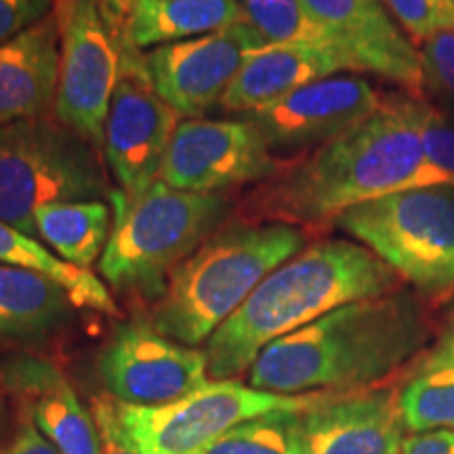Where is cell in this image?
Segmentation results:
<instances>
[{"label": "cell", "instance_id": "obj_1", "mask_svg": "<svg viewBox=\"0 0 454 454\" xmlns=\"http://www.w3.org/2000/svg\"><path fill=\"white\" fill-rule=\"evenodd\" d=\"M414 98H385L381 107L348 133L282 162L244 204L247 221L320 230L357 204L400 190L425 187Z\"/></svg>", "mask_w": 454, "mask_h": 454}, {"label": "cell", "instance_id": "obj_2", "mask_svg": "<svg viewBox=\"0 0 454 454\" xmlns=\"http://www.w3.org/2000/svg\"><path fill=\"white\" fill-rule=\"evenodd\" d=\"M431 325L417 293L397 288L340 305L261 351L248 385L282 395L372 389L429 343Z\"/></svg>", "mask_w": 454, "mask_h": 454}, {"label": "cell", "instance_id": "obj_3", "mask_svg": "<svg viewBox=\"0 0 454 454\" xmlns=\"http://www.w3.org/2000/svg\"><path fill=\"white\" fill-rule=\"evenodd\" d=\"M402 288V278L356 240L325 238L284 261L207 340L215 381L251 371L274 340L311 325L340 305Z\"/></svg>", "mask_w": 454, "mask_h": 454}, {"label": "cell", "instance_id": "obj_4", "mask_svg": "<svg viewBox=\"0 0 454 454\" xmlns=\"http://www.w3.org/2000/svg\"><path fill=\"white\" fill-rule=\"evenodd\" d=\"M305 242L308 231L286 223L240 219L221 225L170 274L150 322L164 337L196 348Z\"/></svg>", "mask_w": 454, "mask_h": 454}, {"label": "cell", "instance_id": "obj_5", "mask_svg": "<svg viewBox=\"0 0 454 454\" xmlns=\"http://www.w3.org/2000/svg\"><path fill=\"white\" fill-rule=\"evenodd\" d=\"M114 225L99 257V271L116 291L158 299L170 274L225 225L231 200L225 194H194L156 181L129 200L112 192Z\"/></svg>", "mask_w": 454, "mask_h": 454}, {"label": "cell", "instance_id": "obj_6", "mask_svg": "<svg viewBox=\"0 0 454 454\" xmlns=\"http://www.w3.org/2000/svg\"><path fill=\"white\" fill-rule=\"evenodd\" d=\"M99 147L55 116L0 127V221L36 238L44 204L101 200L107 190Z\"/></svg>", "mask_w": 454, "mask_h": 454}, {"label": "cell", "instance_id": "obj_7", "mask_svg": "<svg viewBox=\"0 0 454 454\" xmlns=\"http://www.w3.org/2000/svg\"><path fill=\"white\" fill-rule=\"evenodd\" d=\"M334 227L366 247L425 297L454 291V187L400 190L348 208Z\"/></svg>", "mask_w": 454, "mask_h": 454}, {"label": "cell", "instance_id": "obj_8", "mask_svg": "<svg viewBox=\"0 0 454 454\" xmlns=\"http://www.w3.org/2000/svg\"><path fill=\"white\" fill-rule=\"evenodd\" d=\"M311 397L271 394L225 379L170 404L130 406L116 400L114 408L139 454H198L236 425L274 411H301Z\"/></svg>", "mask_w": 454, "mask_h": 454}, {"label": "cell", "instance_id": "obj_9", "mask_svg": "<svg viewBox=\"0 0 454 454\" xmlns=\"http://www.w3.org/2000/svg\"><path fill=\"white\" fill-rule=\"evenodd\" d=\"M57 7L61 55L53 116L101 147L124 41L107 26L98 0H57Z\"/></svg>", "mask_w": 454, "mask_h": 454}, {"label": "cell", "instance_id": "obj_10", "mask_svg": "<svg viewBox=\"0 0 454 454\" xmlns=\"http://www.w3.org/2000/svg\"><path fill=\"white\" fill-rule=\"evenodd\" d=\"M181 118L154 93L141 64V51L124 43L122 72L104 124L106 164L118 194L135 200L156 181Z\"/></svg>", "mask_w": 454, "mask_h": 454}, {"label": "cell", "instance_id": "obj_11", "mask_svg": "<svg viewBox=\"0 0 454 454\" xmlns=\"http://www.w3.org/2000/svg\"><path fill=\"white\" fill-rule=\"evenodd\" d=\"M280 160L247 118L181 121L164 158L160 181L194 194H223L274 177Z\"/></svg>", "mask_w": 454, "mask_h": 454}, {"label": "cell", "instance_id": "obj_12", "mask_svg": "<svg viewBox=\"0 0 454 454\" xmlns=\"http://www.w3.org/2000/svg\"><path fill=\"white\" fill-rule=\"evenodd\" d=\"M265 44L270 43L242 21L190 41L141 51V64L158 98L190 121L219 104L251 53Z\"/></svg>", "mask_w": 454, "mask_h": 454}, {"label": "cell", "instance_id": "obj_13", "mask_svg": "<svg viewBox=\"0 0 454 454\" xmlns=\"http://www.w3.org/2000/svg\"><path fill=\"white\" fill-rule=\"evenodd\" d=\"M99 374L118 402L162 406L208 383L207 354L164 337L152 322L116 326L101 351Z\"/></svg>", "mask_w": 454, "mask_h": 454}, {"label": "cell", "instance_id": "obj_14", "mask_svg": "<svg viewBox=\"0 0 454 454\" xmlns=\"http://www.w3.org/2000/svg\"><path fill=\"white\" fill-rule=\"evenodd\" d=\"M383 104L374 87L345 72L305 84L286 98L240 114L259 129L274 152H308L364 122Z\"/></svg>", "mask_w": 454, "mask_h": 454}, {"label": "cell", "instance_id": "obj_15", "mask_svg": "<svg viewBox=\"0 0 454 454\" xmlns=\"http://www.w3.org/2000/svg\"><path fill=\"white\" fill-rule=\"evenodd\" d=\"M299 419L301 454H400L406 440L391 389L314 394Z\"/></svg>", "mask_w": 454, "mask_h": 454}, {"label": "cell", "instance_id": "obj_16", "mask_svg": "<svg viewBox=\"0 0 454 454\" xmlns=\"http://www.w3.org/2000/svg\"><path fill=\"white\" fill-rule=\"evenodd\" d=\"M331 27L357 72L395 82L414 99L425 95L421 53L397 27L381 0H305Z\"/></svg>", "mask_w": 454, "mask_h": 454}, {"label": "cell", "instance_id": "obj_17", "mask_svg": "<svg viewBox=\"0 0 454 454\" xmlns=\"http://www.w3.org/2000/svg\"><path fill=\"white\" fill-rule=\"evenodd\" d=\"M3 379L21 397L30 421L61 454H101L99 429L55 364L34 356L11 357Z\"/></svg>", "mask_w": 454, "mask_h": 454}, {"label": "cell", "instance_id": "obj_18", "mask_svg": "<svg viewBox=\"0 0 454 454\" xmlns=\"http://www.w3.org/2000/svg\"><path fill=\"white\" fill-rule=\"evenodd\" d=\"M61 36L57 15L0 44V127L55 107Z\"/></svg>", "mask_w": 454, "mask_h": 454}, {"label": "cell", "instance_id": "obj_19", "mask_svg": "<svg viewBox=\"0 0 454 454\" xmlns=\"http://www.w3.org/2000/svg\"><path fill=\"white\" fill-rule=\"evenodd\" d=\"M345 72L357 74L343 55L333 51L265 44L251 53L219 106L240 116L274 104L305 84Z\"/></svg>", "mask_w": 454, "mask_h": 454}, {"label": "cell", "instance_id": "obj_20", "mask_svg": "<svg viewBox=\"0 0 454 454\" xmlns=\"http://www.w3.org/2000/svg\"><path fill=\"white\" fill-rule=\"evenodd\" d=\"M247 21L238 0H139L124 27V43L145 51L190 41Z\"/></svg>", "mask_w": 454, "mask_h": 454}, {"label": "cell", "instance_id": "obj_21", "mask_svg": "<svg viewBox=\"0 0 454 454\" xmlns=\"http://www.w3.org/2000/svg\"><path fill=\"white\" fill-rule=\"evenodd\" d=\"M76 308L59 284L34 271L0 263V340L49 337Z\"/></svg>", "mask_w": 454, "mask_h": 454}, {"label": "cell", "instance_id": "obj_22", "mask_svg": "<svg viewBox=\"0 0 454 454\" xmlns=\"http://www.w3.org/2000/svg\"><path fill=\"white\" fill-rule=\"evenodd\" d=\"M36 238L67 263L89 270L110 240L112 211L104 200L44 204L36 213Z\"/></svg>", "mask_w": 454, "mask_h": 454}, {"label": "cell", "instance_id": "obj_23", "mask_svg": "<svg viewBox=\"0 0 454 454\" xmlns=\"http://www.w3.org/2000/svg\"><path fill=\"white\" fill-rule=\"evenodd\" d=\"M0 263L49 278L70 294L76 308L95 309L107 316L118 314L110 291L93 271L67 263L38 238L27 236L4 221H0Z\"/></svg>", "mask_w": 454, "mask_h": 454}, {"label": "cell", "instance_id": "obj_24", "mask_svg": "<svg viewBox=\"0 0 454 454\" xmlns=\"http://www.w3.org/2000/svg\"><path fill=\"white\" fill-rule=\"evenodd\" d=\"M238 3L242 4L248 24L261 34L265 43L333 51L343 55L351 64L331 27L317 20L305 0H238Z\"/></svg>", "mask_w": 454, "mask_h": 454}, {"label": "cell", "instance_id": "obj_25", "mask_svg": "<svg viewBox=\"0 0 454 454\" xmlns=\"http://www.w3.org/2000/svg\"><path fill=\"white\" fill-rule=\"evenodd\" d=\"M397 404L408 434L454 431V364L423 357L404 387L397 391Z\"/></svg>", "mask_w": 454, "mask_h": 454}, {"label": "cell", "instance_id": "obj_26", "mask_svg": "<svg viewBox=\"0 0 454 454\" xmlns=\"http://www.w3.org/2000/svg\"><path fill=\"white\" fill-rule=\"evenodd\" d=\"M301 411H274L248 419L198 454H301Z\"/></svg>", "mask_w": 454, "mask_h": 454}, {"label": "cell", "instance_id": "obj_27", "mask_svg": "<svg viewBox=\"0 0 454 454\" xmlns=\"http://www.w3.org/2000/svg\"><path fill=\"white\" fill-rule=\"evenodd\" d=\"M412 114L423 147L425 187H454V122L421 99H412Z\"/></svg>", "mask_w": 454, "mask_h": 454}, {"label": "cell", "instance_id": "obj_28", "mask_svg": "<svg viewBox=\"0 0 454 454\" xmlns=\"http://www.w3.org/2000/svg\"><path fill=\"white\" fill-rule=\"evenodd\" d=\"M385 4L414 44L454 32V0H385Z\"/></svg>", "mask_w": 454, "mask_h": 454}, {"label": "cell", "instance_id": "obj_29", "mask_svg": "<svg viewBox=\"0 0 454 454\" xmlns=\"http://www.w3.org/2000/svg\"><path fill=\"white\" fill-rule=\"evenodd\" d=\"M425 84L442 95L454 98V32H440L419 49Z\"/></svg>", "mask_w": 454, "mask_h": 454}, {"label": "cell", "instance_id": "obj_30", "mask_svg": "<svg viewBox=\"0 0 454 454\" xmlns=\"http://www.w3.org/2000/svg\"><path fill=\"white\" fill-rule=\"evenodd\" d=\"M57 0H0V44L53 15Z\"/></svg>", "mask_w": 454, "mask_h": 454}, {"label": "cell", "instance_id": "obj_31", "mask_svg": "<svg viewBox=\"0 0 454 454\" xmlns=\"http://www.w3.org/2000/svg\"><path fill=\"white\" fill-rule=\"evenodd\" d=\"M93 417L99 429L101 454H139L135 450V446L130 444L127 434H124L112 400L98 397L93 402Z\"/></svg>", "mask_w": 454, "mask_h": 454}, {"label": "cell", "instance_id": "obj_32", "mask_svg": "<svg viewBox=\"0 0 454 454\" xmlns=\"http://www.w3.org/2000/svg\"><path fill=\"white\" fill-rule=\"evenodd\" d=\"M400 454H454V431L434 429L411 434L402 444Z\"/></svg>", "mask_w": 454, "mask_h": 454}, {"label": "cell", "instance_id": "obj_33", "mask_svg": "<svg viewBox=\"0 0 454 454\" xmlns=\"http://www.w3.org/2000/svg\"><path fill=\"white\" fill-rule=\"evenodd\" d=\"M0 454H61V452L57 450L47 438H44L41 431L36 429V425L27 421L21 425L20 434H17L13 444Z\"/></svg>", "mask_w": 454, "mask_h": 454}, {"label": "cell", "instance_id": "obj_34", "mask_svg": "<svg viewBox=\"0 0 454 454\" xmlns=\"http://www.w3.org/2000/svg\"><path fill=\"white\" fill-rule=\"evenodd\" d=\"M98 3L107 26H110L124 41V27H127L129 15L133 13L135 4H137L139 0H98Z\"/></svg>", "mask_w": 454, "mask_h": 454}, {"label": "cell", "instance_id": "obj_35", "mask_svg": "<svg viewBox=\"0 0 454 454\" xmlns=\"http://www.w3.org/2000/svg\"><path fill=\"white\" fill-rule=\"evenodd\" d=\"M431 362H444V364H454V314L450 320L446 322L444 331L440 333L438 340H435L434 348L429 349V354L425 356Z\"/></svg>", "mask_w": 454, "mask_h": 454}]
</instances>
